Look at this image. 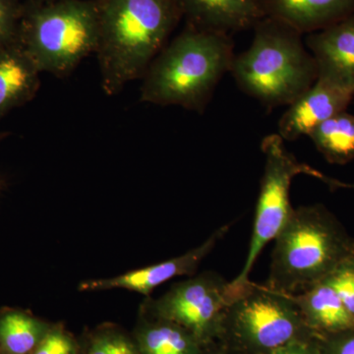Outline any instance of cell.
Wrapping results in <instances>:
<instances>
[{"label": "cell", "mask_w": 354, "mask_h": 354, "mask_svg": "<svg viewBox=\"0 0 354 354\" xmlns=\"http://www.w3.org/2000/svg\"><path fill=\"white\" fill-rule=\"evenodd\" d=\"M230 225L218 228L201 245L187 252L158 264L133 270L113 278L88 279L79 285L80 291L125 290L149 297L158 286L181 276H194L202 261L215 248L216 243L227 234Z\"/></svg>", "instance_id": "9c48e42d"}, {"label": "cell", "mask_w": 354, "mask_h": 354, "mask_svg": "<svg viewBox=\"0 0 354 354\" xmlns=\"http://www.w3.org/2000/svg\"><path fill=\"white\" fill-rule=\"evenodd\" d=\"M264 17L301 35L321 31L354 14V0H258Z\"/></svg>", "instance_id": "4fadbf2b"}, {"label": "cell", "mask_w": 354, "mask_h": 354, "mask_svg": "<svg viewBox=\"0 0 354 354\" xmlns=\"http://www.w3.org/2000/svg\"><path fill=\"white\" fill-rule=\"evenodd\" d=\"M17 18L18 7L15 0H0V50L15 34Z\"/></svg>", "instance_id": "603a6c76"}, {"label": "cell", "mask_w": 354, "mask_h": 354, "mask_svg": "<svg viewBox=\"0 0 354 354\" xmlns=\"http://www.w3.org/2000/svg\"><path fill=\"white\" fill-rule=\"evenodd\" d=\"M97 57L104 94L113 97L142 78L169 43L181 14L174 0H94Z\"/></svg>", "instance_id": "6da1fadb"}, {"label": "cell", "mask_w": 354, "mask_h": 354, "mask_svg": "<svg viewBox=\"0 0 354 354\" xmlns=\"http://www.w3.org/2000/svg\"><path fill=\"white\" fill-rule=\"evenodd\" d=\"M270 354H322L318 335L291 342Z\"/></svg>", "instance_id": "cb8c5ba5"}, {"label": "cell", "mask_w": 354, "mask_h": 354, "mask_svg": "<svg viewBox=\"0 0 354 354\" xmlns=\"http://www.w3.org/2000/svg\"><path fill=\"white\" fill-rule=\"evenodd\" d=\"M186 25L204 31H245L264 17L258 0H174Z\"/></svg>", "instance_id": "7c38bea8"}, {"label": "cell", "mask_w": 354, "mask_h": 354, "mask_svg": "<svg viewBox=\"0 0 354 354\" xmlns=\"http://www.w3.org/2000/svg\"><path fill=\"white\" fill-rule=\"evenodd\" d=\"M131 333L140 354H200L205 346L181 326L141 310Z\"/></svg>", "instance_id": "5bb4252c"}, {"label": "cell", "mask_w": 354, "mask_h": 354, "mask_svg": "<svg viewBox=\"0 0 354 354\" xmlns=\"http://www.w3.org/2000/svg\"><path fill=\"white\" fill-rule=\"evenodd\" d=\"M313 335L293 295L251 281L227 304L218 342L232 354H270Z\"/></svg>", "instance_id": "8992f818"}, {"label": "cell", "mask_w": 354, "mask_h": 354, "mask_svg": "<svg viewBox=\"0 0 354 354\" xmlns=\"http://www.w3.org/2000/svg\"><path fill=\"white\" fill-rule=\"evenodd\" d=\"M78 339L82 354H140L132 333L116 323L88 328Z\"/></svg>", "instance_id": "d6986e66"}, {"label": "cell", "mask_w": 354, "mask_h": 354, "mask_svg": "<svg viewBox=\"0 0 354 354\" xmlns=\"http://www.w3.org/2000/svg\"><path fill=\"white\" fill-rule=\"evenodd\" d=\"M23 32L24 50L39 71L68 75L97 50L99 26L94 0L36 1Z\"/></svg>", "instance_id": "5b68a950"}, {"label": "cell", "mask_w": 354, "mask_h": 354, "mask_svg": "<svg viewBox=\"0 0 354 354\" xmlns=\"http://www.w3.org/2000/svg\"><path fill=\"white\" fill-rule=\"evenodd\" d=\"M53 322L17 308L0 310V354H32Z\"/></svg>", "instance_id": "2e32d148"}, {"label": "cell", "mask_w": 354, "mask_h": 354, "mask_svg": "<svg viewBox=\"0 0 354 354\" xmlns=\"http://www.w3.org/2000/svg\"><path fill=\"white\" fill-rule=\"evenodd\" d=\"M253 29L252 43L235 55L230 72L242 92L268 108L290 106L318 79L304 35L268 17Z\"/></svg>", "instance_id": "277c9868"}, {"label": "cell", "mask_w": 354, "mask_h": 354, "mask_svg": "<svg viewBox=\"0 0 354 354\" xmlns=\"http://www.w3.org/2000/svg\"><path fill=\"white\" fill-rule=\"evenodd\" d=\"M261 149L265 156V167L261 178L252 236L245 264L239 276L228 283V292L232 298L251 283L249 276L257 258L264 247L274 241L292 213L290 201L292 179L299 174L318 179L321 174V171L300 162L286 149L283 139L279 134L266 136Z\"/></svg>", "instance_id": "52a82bcc"}, {"label": "cell", "mask_w": 354, "mask_h": 354, "mask_svg": "<svg viewBox=\"0 0 354 354\" xmlns=\"http://www.w3.org/2000/svg\"><path fill=\"white\" fill-rule=\"evenodd\" d=\"M79 354H82V353H81V349H80V353H79Z\"/></svg>", "instance_id": "83f0119b"}, {"label": "cell", "mask_w": 354, "mask_h": 354, "mask_svg": "<svg viewBox=\"0 0 354 354\" xmlns=\"http://www.w3.org/2000/svg\"><path fill=\"white\" fill-rule=\"evenodd\" d=\"M200 354H232L221 342L205 344Z\"/></svg>", "instance_id": "484cf974"}, {"label": "cell", "mask_w": 354, "mask_h": 354, "mask_svg": "<svg viewBox=\"0 0 354 354\" xmlns=\"http://www.w3.org/2000/svg\"><path fill=\"white\" fill-rule=\"evenodd\" d=\"M318 337L322 354H354V328Z\"/></svg>", "instance_id": "7402d4cb"}, {"label": "cell", "mask_w": 354, "mask_h": 354, "mask_svg": "<svg viewBox=\"0 0 354 354\" xmlns=\"http://www.w3.org/2000/svg\"><path fill=\"white\" fill-rule=\"evenodd\" d=\"M330 164L344 165L354 160V115L346 111L324 121L308 135Z\"/></svg>", "instance_id": "ac0fdd59"}, {"label": "cell", "mask_w": 354, "mask_h": 354, "mask_svg": "<svg viewBox=\"0 0 354 354\" xmlns=\"http://www.w3.org/2000/svg\"><path fill=\"white\" fill-rule=\"evenodd\" d=\"M293 298L307 327L318 337L354 328L353 319L326 279Z\"/></svg>", "instance_id": "9a60e30c"}, {"label": "cell", "mask_w": 354, "mask_h": 354, "mask_svg": "<svg viewBox=\"0 0 354 354\" xmlns=\"http://www.w3.org/2000/svg\"><path fill=\"white\" fill-rule=\"evenodd\" d=\"M319 180L323 181L327 184L332 189H353L354 190V183H344V181L337 180L332 177L326 176L325 174H321Z\"/></svg>", "instance_id": "d4e9b609"}, {"label": "cell", "mask_w": 354, "mask_h": 354, "mask_svg": "<svg viewBox=\"0 0 354 354\" xmlns=\"http://www.w3.org/2000/svg\"><path fill=\"white\" fill-rule=\"evenodd\" d=\"M232 35L186 25L149 65L140 100L203 113L234 59Z\"/></svg>", "instance_id": "7a4b0ae2"}, {"label": "cell", "mask_w": 354, "mask_h": 354, "mask_svg": "<svg viewBox=\"0 0 354 354\" xmlns=\"http://www.w3.org/2000/svg\"><path fill=\"white\" fill-rule=\"evenodd\" d=\"M230 300L228 281L204 272L174 283L160 297H147L139 310L181 326L207 344L220 341Z\"/></svg>", "instance_id": "ba28073f"}, {"label": "cell", "mask_w": 354, "mask_h": 354, "mask_svg": "<svg viewBox=\"0 0 354 354\" xmlns=\"http://www.w3.org/2000/svg\"><path fill=\"white\" fill-rule=\"evenodd\" d=\"M80 344L75 337L65 328L64 324L53 323L48 334L39 342L32 354H79Z\"/></svg>", "instance_id": "ffe728a7"}, {"label": "cell", "mask_w": 354, "mask_h": 354, "mask_svg": "<svg viewBox=\"0 0 354 354\" xmlns=\"http://www.w3.org/2000/svg\"><path fill=\"white\" fill-rule=\"evenodd\" d=\"M39 72L25 50H0V113L34 92Z\"/></svg>", "instance_id": "e0dca14e"}, {"label": "cell", "mask_w": 354, "mask_h": 354, "mask_svg": "<svg viewBox=\"0 0 354 354\" xmlns=\"http://www.w3.org/2000/svg\"><path fill=\"white\" fill-rule=\"evenodd\" d=\"M304 43L315 59L318 80L354 92V14L307 35Z\"/></svg>", "instance_id": "30bf717a"}, {"label": "cell", "mask_w": 354, "mask_h": 354, "mask_svg": "<svg viewBox=\"0 0 354 354\" xmlns=\"http://www.w3.org/2000/svg\"><path fill=\"white\" fill-rule=\"evenodd\" d=\"M354 258V237L324 205L292 209L274 239L267 286L297 295Z\"/></svg>", "instance_id": "3957f363"}, {"label": "cell", "mask_w": 354, "mask_h": 354, "mask_svg": "<svg viewBox=\"0 0 354 354\" xmlns=\"http://www.w3.org/2000/svg\"><path fill=\"white\" fill-rule=\"evenodd\" d=\"M37 2L50 1V0H36Z\"/></svg>", "instance_id": "4316f807"}, {"label": "cell", "mask_w": 354, "mask_h": 354, "mask_svg": "<svg viewBox=\"0 0 354 354\" xmlns=\"http://www.w3.org/2000/svg\"><path fill=\"white\" fill-rule=\"evenodd\" d=\"M325 279L337 291L344 308L354 321V258L339 266Z\"/></svg>", "instance_id": "44dd1931"}, {"label": "cell", "mask_w": 354, "mask_h": 354, "mask_svg": "<svg viewBox=\"0 0 354 354\" xmlns=\"http://www.w3.org/2000/svg\"><path fill=\"white\" fill-rule=\"evenodd\" d=\"M354 92L318 80L299 95L279 121L278 134L283 141L308 136L324 121L346 111Z\"/></svg>", "instance_id": "8fae6325"}]
</instances>
